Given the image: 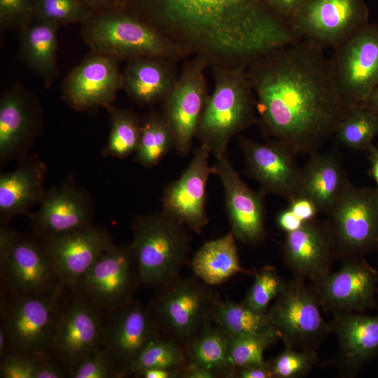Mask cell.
<instances>
[{
	"label": "cell",
	"mask_w": 378,
	"mask_h": 378,
	"mask_svg": "<svg viewBox=\"0 0 378 378\" xmlns=\"http://www.w3.org/2000/svg\"><path fill=\"white\" fill-rule=\"evenodd\" d=\"M378 286V272L363 258L345 260L313 287L320 304L328 311L361 312L372 307Z\"/></svg>",
	"instance_id": "18"
},
{
	"label": "cell",
	"mask_w": 378,
	"mask_h": 378,
	"mask_svg": "<svg viewBox=\"0 0 378 378\" xmlns=\"http://www.w3.org/2000/svg\"><path fill=\"white\" fill-rule=\"evenodd\" d=\"M276 223L280 229L288 233L299 229L304 222L288 207L279 214Z\"/></svg>",
	"instance_id": "49"
},
{
	"label": "cell",
	"mask_w": 378,
	"mask_h": 378,
	"mask_svg": "<svg viewBox=\"0 0 378 378\" xmlns=\"http://www.w3.org/2000/svg\"><path fill=\"white\" fill-rule=\"evenodd\" d=\"M140 286L130 245L112 244L73 290L102 309L111 312L132 301Z\"/></svg>",
	"instance_id": "12"
},
{
	"label": "cell",
	"mask_w": 378,
	"mask_h": 378,
	"mask_svg": "<svg viewBox=\"0 0 378 378\" xmlns=\"http://www.w3.org/2000/svg\"><path fill=\"white\" fill-rule=\"evenodd\" d=\"M342 146L366 150L378 135V113L368 106H351L334 133Z\"/></svg>",
	"instance_id": "33"
},
{
	"label": "cell",
	"mask_w": 378,
	"mask_h": 378,
	"mask_svg": "<svg viewBox=\"0 0 378 378\" xmlns=\"http://www.w3.org/2000/svg\"><path fill=\"white\" fill-rule=\"evenodd\" d=\"M112 312L105 321L101 348L121 377L130 374L143 350L162 336L149 307L132 300Z\"/></svg>",
	"instance_id": "15"
},
{
	"label": "cell",
	"mask_w": 378,
	"mask_h": 378,
	"mask_svg": "<svg viewBox=\"0 0 378 378\" xmlns=\"http://www.w3.org/2000/svg\"><path fill=\"white\" fill-rule=\"evenodd\" d=\"M286 283L274 267L265 265L255 274L253 283L241 302L255 312L266 313Z\"/></svg>",
	"instance_id": "40"
},
{
	"label": "cell",
	"mask_w": 378,
	"mask_h": 378,
	"mask_svg": "<svg viewBox=\"0 0 378 378\" xmlns=\"http://www.w3.org/2000/svg\"><path fill=\"white\" fill-rule=\"evenodd\" d=\"M378 113V88L374 91L365 104Z\"/></svg>",
	"instance_id": "55"
},
{
	"label": "cell",
	"mask_w": 378,
	"mask_h": 378,
	"mask_svg": "<svg viewBox=\"0 0 378 378\" xmlns=\"http://www.w3.org/2000/svg\"><path fill=\"white\" fill-rule=\"evenodd\" d=\"M273 378H298L318 364L314 349L286 348L270 360Z\"/></svg>",
	"instance_id": "41"
},
{
	"label": "cell",
	"mask_w": 378,
	"mask_h": 378,
	"mask_svg": "<svg viewBox=\"0 0 378 378\" xmlns=\"http://www.w3.org/2000/svg\"><path fill=\"white\" fill-rule=\"evenodd\" d=\"M267 6L284 21L291 22L306 0H262Z\"/></svg>",
	"instance_id": "46"
},
{
	"label": "cell",
	"mask_w": 378,
	"mask_h": 378,
	"mask_svg": "<svg viewBox=\"0 0 378 378\" xmlns=\"http://www.w3.org/2000/svg\"><path fill=\"white\" fill-rule=\"evenodd\" d=\"M59 27L55 24L34 20L20 29L21 57L48 87L52 83L57 73V34Z\"/></svg>",
	"instance_id": "31"
},
{
	"label": "cell",
	"mask_w": 378,
	"mask_h": 378,
	"mask_svg": "<svg viewBox=\"0 0 378 378\" xmlns=\"http://www.w3.org/2000/svg\"><path fill=\"white\" fill-rule=\"evenodd\" d=\"M368 160L370 162V174L376 183V190L378 194V146L372 144L367 150Z\"/></svg>",
	"instance_id": "52"
},
{
	"label": "cell",
	"mask_w": 378,
	"mask_h": 378,
	"mask_svg": "<svg viewBox=\"0 0 378 378\" xmlns=\"http://www.w3.org/2000/svg\"><path fill=\"white\" fill-rule=\"evenodd\" d=\"M190 265L195 276L210 286L220 284L238 274L251 273L240 264L236 238L231 231L206 242L193 255Z\"/></svg>",
	"instance_id": "29"
},
{
	"label": "cell",
	"mask_w": 378,
	"mask_h": 378,
	"mask_svg": "<svg viewBox=\"0 0 378 378\" xmlns=\"http://www.w3.org/2000/svg\"><path fill=\"white\" fill-rule=\"evenodd\" d=\"M207 66L204 59L197 57L186 62L163 99L162 115L173 132L175 148L181 155L190 150L209 98L205 78Z\"/></svg>",
	"instance_id": "14"
},
{
	"label": "cell",
	"mask_w": 378,
	"mask_h": 378,
	"mask_svg": "<svg viewBox=\"0 0 378 378\" xmlns=\"http://www.w3.org/2000/svg\"><path fill=\"white\" fill-rule=\"evenodd\" d=\"M34 0H0V24L20 29L34 21Z\"/></svg>",
	"instance_id": "43"
},
{
	"label": "cell",
	"mask_w": 378,
	"mask_h": 378,
	"mask_svg": "<svg viewBox=\"0 0 378 378\" xmlns=\"http://www.w3.org/2000/svg\"><path fill=\"white\" fill-rule=\"evenodd\" d=\"M349 182L335 153L315 151L300 171L298 196L311 200L318 212L328 214Z\"/></svg>",
	"instance_id": "28"
},
{
	"label": "cell",
	"mask_w": 378,
	"mask_h": 378,
	"mask_svg": "<svg viewBox=\"0 0 378 378\" xmlns=\"http://www.w3.org/2000/svg\"><path fill=\"white\" fill-rule=\"evenodd\" d=\"M102 309L75 293L64 304L54 335L52 353L69 371L101 347L105 325Z\"/></svg>",
	"instance_id": "16"
},
{
	"label": "cell",
	"mask_w": 378,
	"mask_h": 378,
	"mask_svg": "<svg viewBox=\"0 0 378 378\" xmlns=\"http://www.w3.org/2000/svg\"><path fill=\"white\" fill-rule=\"evenodd\" d=\"M96 11L120 8L118 0H84Z\"/></svg>",
	"instance_id": "53"
},
{
	"label": "cell",
	"mask_w": 378,
	"mask_h": 378,
	"mask_svg": "<svg viewBox=\"0 0 378 378\" xmlns=\"http://www.w3.org/2000/svg\"><path fill=\"white\" fill-rule=\"evenodd\" d=\"M283 253L285 263L294 276L308 279L314 284L330 273L332 259L337 253L329 224L314 219L286 233Z\"/></svg>",
	"instance_id": "23"
},
{
	"label": "cell",
	"mask_w": 378,
	"mask_h": 378,
	"mask_svg": "<svg viewBox=\"0 0 378 378\" xmlns=\"http://www.w3.org/2000/svg\"><path fill=\"white\" fill-rule=\"evenodd\" d=\"M212 286L181 276L156 288L149 309L161 335L185 348L220 300Z\"/></svg>",
	"instance_id": "7"
},
{
	"label": "cell",
	"mask_w": 378,
	"mask_h": 378,
	"mask_svg": "<svg viewBox=\"0 0 378 378\" xmlns=\"http://www.w3.org/2000/svg\"><path fill=\"white\" fill-rule=\"evenodd\" d=\"M130 247L140 286L158 288L180 276L188 262V229L161 211L136 217Z\"/></svg>",
	"instance_id": "3"
},
{
	"label": "cell",
	"mask_w": 378,
	"mask_h": 378,
	"mask_svg": "<svg viewBox=\"0 0 378 378\" xmlns=\"http://www.w3.org/2000/svg\"><path fill=\"white\" fill-rule=\"evenodd\" d=\"M211 321L231 337L253 333L270 325L267 312L259 313L242 302L221 300L213 312Z\"/></svg>",
	"instance_id": "35"
},
{
	"label": "cell",
	"mask_w": 378,
	"mask_h": 378,
	"mask_svg": "<svg viewBox=\"0 0 378 378\" xmlns=\"http://www.w3.org/2000/svg\"><path fill=\"white\" fill-rule=\"evenodd\" d=\"M120 8L213 67H246L290 30L262 0H118Z\"/></svg>",
	"instance_id": "2"
},
{
	"label": "cell",
	"mask_w": 378,
	"mask_h": 378,
	"mask_svg": "<svg viewBox=\"0 0 378 378\" xmlns=\"http://www.w3.org/2000/svg\"><path fill=\"white\" fill-rule=\"evenodd\" d=\"M31 216L36 236L49 239L92 224V209L87 195L69 183L45 192Z\"/></svg>",
	"instance_id": "24"
},
{
	"label": "cell",
	"mask_w": 378,
	"mask_h": 378,
	"mask_svg": "<svg viewBox=\"0 0 378 378\" xmlns=\"http://www.w3.org/2000/svg\"><path fill=\"white\" fill-rule=\"evenodd\" d=\"M249 175L260 185L262 192L279 195L290 202L299 195L300 171L295 154L285 144L265 143L245 137L239 139Z\"/></svg>",
	"instance_id": "19"
},
{
	"label": "cell",
	"mask_w": 378,
	"mask_h": 378,
	"mask_svg": "<svg viewBox=\"0 0 378 378\" xmlns=\"http://www.w3.org/2000/svg\"><path fill=\"white\" fill-rule=\"evenodd\" d=\"M314 287L294 276L267 310L270 324L286 348L315 349L330 332Z\"/></svg>",
	"instance_id": "8"
},
{
	"label": "cell",
	"mask_w": 378,
	"mask_h": 378,
	"mask_svg": "<svg viewBox=\"0 0 378 378\" xmlns=\"http://www.w3.org/2000/svg\"><path fill=\"white\" fill-rule=\"evenodd\" d=\"M188 363L183 347L161 337L150 342L141 353L130 369L136 374L148 368H183Z\"/></svg>",
	"instance_id": "39"
},
{
	"label": "cell",
	"mask_w": 378,
	"mask_h": 378,
	"mask_svg": "<svg viewBox=\"0 0 378 378\" xmlns=\"http://www.w3.org/2000/svg\"><path fill=\"white\" fill-rule=\"evenodd\" d=\"M8 342L6 333L4 329L1 326L0 328V358L1 360L8 354Z\"/></svg>",
	"instance_id": "54"
},
{
	"label": "cell",
	"mask_w": 378,
	"mask_h": 378,
	"mask_svg": "<svg viewBox=\"0 0 378 378\" xmlns=\"http://www.w3.org/2000/svg\"><path fill=\"white\" fill-rule=\"evenodd\" d=\"M289 209L303 222L314 220L318 210L309 198L298 196L290 202Z\"/></svg>",
	"instance_id": "47"
},
{
	"label": "cell",
	"mask_w": 378,
	"mask_h": 378,
	"mask_svg": "<svg viewBox=\"0 0 378 378\" xmlns=\"http://www.w3.org/2000/svg\"><path fill=\"white\" fill-rule=\"evenodd\" d=\"M175 147L173 132L162 115L150 114L141 125L136 160L146 167L158 164Z\"/></svg>",
	"instance_id": "34"
},
{
	"label": "cell",
	"mask_w": 378,
	"mask_h": 378,
	"mask_svg": "<svg viewBox=\"0 0 378 378\" xmlns=\"http://www.w3.org/2000/svg\"><path fill=\"white\" fill-rule=\"evenodd\" d=\"M62 291L63 288L43 295H3L1 326L7 335L9 353L29 358L52 354L64 304Z\"/></svg>",
	"instance_id": "6"
},
{
	"label": "cell",
	"mask_w": 378,
	"mask_h": 378,
	"mask_svg": "<svg viewBox=\"0 0 378 378\" xmlns=\"http://www.w3.org/2000/svg\"><path fill=\"white\" fill-rule=\"evenodd\" d=\"M20 235L0 253L3 295H43L65 287L62 284L43 241Z\"/></svg>",
	"instance_id": "11"
},
{
	"label": "cell",
	"mask_w": 378,
	"mask_h": 378,
	"mask_svg": "<svg viewBox=\"0 0 378 378\" xmlns=\"http://www.w3.org/2000/svg\"><path fill=\"white\" fill-rule=\"evenodd\" d=\"M183 368H148L135 375L141 378H180L183 377Z\"/></svg>",
	"instance_id": "50"
},
{
	"label": "cell",
	"mask_w": 378,
	"mask_h": 378,
	"mask_svg": "<svg viewBox=\"0 0 378 378\" xmlns=\"http://www.w3.org/2000/svg\"><path fill=\"white\" fill-rule=\"evenodd\" d=\"M82 25V39L92 52L127 60L142 57L178 60L188 56L153 28L120 8L96 11Z\"/></svg>",
	"instance_id": "5"
},
{
	"label": "cell",
	"mask_w": 378,
	"mask_h": 378,
	"mask_svg": "<svg viewBox=\"0 0 378 378\" xmlns=\"http://www.w3.org/2000/svg\"><path fill=\"white\" fill-rule=\"evenodd\" d=\"M72 378L120 377L119 372L105 351L100 347L79 362L70 370Z\"/></svg>",
	"instance_id": "42"
},
{
	"label": "cell",
	"mask_w": 378,
	"mask_h": 378,
	"mask_svg": "<svg viewBox=\"0 0 378 378\" xmlns=\"http://www.w3.org/2000/svg\"><path fill=\"white\" fill-rule=\"evenodd\" d=\"M216 374L209 369L188 362L183 368V378H216Z\"/></svg>",
	"instance_id": "51"
},
{
	"label": "cell",
	"mask_w": 378,
	"mask_h": 378,
	"mask_svg": "<svg viewBox=\"0 0 378 378\" xmlns=\"http://www.w3.org/2000/svg\"><path fill=\"white\" fill-rule=\"evenodd\" d=\"M43 172L36 164H26L0 176V216L4 223L24 212L44 195Z\"/></svg>",
	"instance_id": "30"
},
{
	"label": "cell",
	"mask_w": 378,
	"mask_h": 378,
	"mask_svg": "<svg viewBox=\"0 0 378 378\" xmlns=\"http://www.w3.org/2000/svg\"><path fill=\"white\" fill-rule=\"evenodd\" d=\"M174 61L158 57L128 60L121 72V88L141 104L149 105L164 99L178 76Z\"/></svg>",
	"instance_id": "27"
},
{
	"label": "cell",
	"mask_w": 378,
	"mask_h": 378,
	"mask_svg": "<svg viewBox=\"0 0 378 378\" xmlns=\"http://www.w3.org/2000/svg\"><path fill=\"white\" fill-rule=\"evenodd\" d=\"M141 129V125L132 112L113 109L105 152L119 158L136 152L140 140Z\"/></svg>",
	"instance_id": "37"
},
{
	"label": "cell",
	"mask_w": 378,
	"mask_h": 378,
	"mask_svg": "<svg viewBox=\"0 0 378 378\" xmlns=\"http://www.w3.org/2000/svg\"><path fill=\"white\" fill-rule=\"evenodd\" d=\"M214 167L223 188L231 232L241 243L256 245L265 237L262 192L253 190L242 181L227 153L216 158Z\"/></svg>",
	"instance_id": "20"
},
{
	"label": "cell",
	"mask_w": 378,
	"mask_h": 378,
	"mask_svg": "<svg viewBox=\"0 0 378 378\" xmlns=\"http://www.w3.org/2000/svg\"><path fill=\"white\" fill-rule=\"evenodd\" d=\"M34 378H64L69 375L62 363L52 353L34 358Z\"/></svg>",
	"instance_id": "45"
},
{
	"label": "cell",
	"mask_w": 378,
	"mask_h": 378,
	"mask_svg": "<svg viewBox=\"0 0 378 378\" xmlns=\"http://www.w3.org/2000/svg\"><path fill=\"white\" fill-rule=\"evenodd\" d=\"M230 340L223 329L207 322L184 348L188 362L209 369L216 377H234L229 356Z\"/></svg>",
	"instance_id": "32"
},
{
	"label": "cell",
	"mask_w": 378,
	"mask_h": 378,
	"mask_svg": "<svg viewBox=\"0 0 378 378\" xmlns=\"http://www.w3.org/2000/svg\"><path fill=\"white\" fill-rule=\"evenodd\" d=\"M368 22L362 0H306L291 25L301 38L334 49Z\"/></svg>",
	"instance_id": "13"
},
{
	"label": "cell",
	"mask_w": 378,
	"mask_h": 378,
	"mask_svg": "<svg viewBox=\"0 0 378 378\" xmlns=\"http://www.w3.org/2000/svg\"><path fill=\"white\" fill-rule=\"evenodd\" d=\"M329 326L338 340L337 365L345 374L355 375L378 353V314L336 312Z\"/></svg>",
	"instance_id": "25"
},
{
	"label": "cell",
	"mask_w": 378,
	"mask_h": 378,
	"mask_svg": "<svg viewBox=\"0 0 378 378\" xmlns=\"http://www.w3.org/2000/svg\"><path fill=\"white\" fill-rule=\"evenodd\" d=\"M246 69L212 68L214 88L201 116L196 136L216 158L227 153L230 139L256 120L255 99Z\"/></svg>",
	"instance_id": "4"
},
{
	"label": "cell",
	"mask_w": 378,
	"mask_h": 378,
	"mask_svg": "<svg viewBox=\"0 0 378 378\" xmlns=\"http://www.w3.org/2000/svg\"><path fill=\"white\" fill-rule=\"evenodd\" d=\"M279 338L277 332L271 325L253 333L231 337L229 356L235 370L264 361L265 351Z\"/></svg>",
	"instance_id": "36"
},
{
	"label": "cell",
	"mask_w": 378,
	"mask_h": 378,
	"mask_svg": "<svg viewBox=\"0 0 378 378\" xmlns=\"http://www.w3.org/2000/svg\"><path fill=\"white\" fill-rule=\"evenodd\" d=\"M96 10L84 0H34V20L59 27L90 19Z\"/></svg>",
	"instance_id": "38"
},
{
	"label": "cell",
	"mask_w": 378,
	"mask_h": 378,
	"mask_svg": "<svg viewBox=\"0 0 378 378\" xmlns=\"http://www.w3.org/2000/svg\"><path fill=\"white\" fill-rule=\"evenodd\" d=\"M34 358L9 353L1 360V378H34Z\"/></svg>",
	"instance_id": "44"
},
{
	"label": "cell",
	"mask_w": 378,
	"mask_h": 378,
	"mask_svg": "<svg viewBox=\"0 0 378 378\" xmlns=\"http://www.w3.org/2000/svg\"><path fill=\"white\" fill-rule=\"evenodd\" d=\"M337 253L345 260L378 251V194L349 183L328 214Z\"/></svg>",
	"instance_id": "9"
},
{
	"label": "cell",
	"mask_w": 378,
	"mask_h": 378,
	"mask_svg": "<svg viewBox=\"0 0 378 378\" xmlns=\"http://www.w3.org/2000/svg\"><path fill=\"white\" fill-rule=\"evenodd\" d=\"M36 100L20 86L5 92L0 100V157L17 153L34 134L38 110Z\"/></svg>",
	"instance_id": "26"
},
{
	"label": "cell",
	"mask_w": 378,
	"mask_h": 378,
	"mask_svg": "<svg viewBox=\"0 0 378 378\" xmlns=\"http://www.w3.org/2000/svg\"><path fill=\"white\" fill-rule=\"evenodd\" d=\"M234 377L273 378L270 360L239 368L235 370Z\"/></svg>",
	"instance_id": "48"
},
{
	"label": "cell",
	"mask_w": 378,
	"mask_h": 378,
	"mask_svg": "<svg viewBox=\"0 0 378 378\" xmlns=\"http://www.w3.org/2000/svg\"><path fill=\"white\" fill-rule=\"evenodd\" d=\"M210 153L201 144L187 168L166 187L162 197V211L196 233L208 223L206 185L215 172L209 163Z\"/></svg>",
	"instance_id": "17"
},
{
	"label": "cell",
	"mask_w": 378,
	"mask_h": 378,
	"mask_svg": "<svg viewBox=\"0 0 378 378\" xmlns=\"http://www.w3.org/2000/svg\"><path fill=\"white\" fill-rule=\"evenodd\" d=\"M323 50L300 38L259 57L245 71L262 131L295 153L315 152L351 107L337 90Z\"/></svg>",
	"instance_id": "1"
},
{
	"label": "cell",
	"mask_w": 378,
	"mask_h": 378,
	"mask_svg": "<svg viewBox=\"0 0 378 378\" xmlns=\"http://www.w3.org/2000/svg\"><path fill=\"white\" fill-rule=\"evenodd\" d=\"M42 240L62 284L72 290L97 260L113 244L106 230L92 224Z\"/></svg>",
	"instance_id": "21"
},
{
	"label": "cell",
	"mask_w": 378,
	"mask_h": 378,
	"mask_svg": "<svg viewBox=\"0 0 378 378\" xmlns=\"http://www.w3.org/2000/svg\"><path fill=\"white\" fill-rule=\"evenodd\" d=\"M120 88L118 59L92 51L65 78L62 94L71 106L84 110L108 106Z\"/></svg>",
	"instance_id": "22"
},
{
	"label": "cell",
	"mask_w": 378,
	"mask_h": 378,
	"mask_svg": "<svg viewBox=\"0 0 378 378\" xmlns=\"http://www.w3.org/2000/svg\"><path fill=\"white\" fill-rule=\"evenodd\" d=\"M334 81L349 106L367 104L378 88V24L368 23L334 48Z\"/></svg>",
	"instance_id": "10"
}]
</instances>
